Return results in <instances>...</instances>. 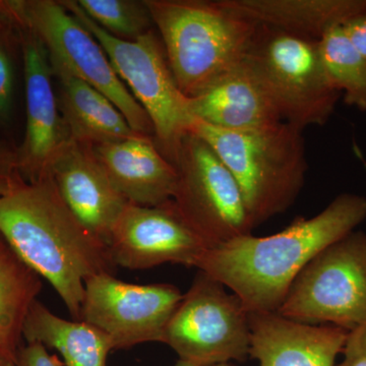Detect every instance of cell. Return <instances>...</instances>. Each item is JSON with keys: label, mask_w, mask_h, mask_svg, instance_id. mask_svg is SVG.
Wrapping results in <instances>:
<instances>
[{"label": "cell", "mask_w": 366, "mask_h": 366, "mask_svg": "<svg viewBox=\"0 0 366 366\" xmlns=\"http://www.w3.org/2000/svg\"><path fill=\"white\" fill-rule=\"evenodd\" d=\"M7 16H11L7 2H0V29H1L4 19L7 18Z\"/></svg>", "instance_id": "29"}, {"label": "cell", "mask_w": 366, "mask_h": 366, "mask_svg": "<svg viewBox=\"0 0 366 366\" xmlns=\"http://www.w3.org/2000/svg\"><path fill=\"white\" fill-rule=\"evenodd\" d=\"M319 45L329 78L344 102L366 112V56L354 47L342 26L327 32Z\"/></svg>", "instance_id": "22"}, {"label": "cell", "mask_w": 366, "mask_h": 366, "mask_svg": "<svg viewBox=\"0 0 366 366\" xmlns=\"http://www.w3.org/2000/svg\"><path fill=\"white\" fill-rule=\"evenodd\" d=\"M342 28L354 47L366 56V13L351 19Z\"/></svg>", "instance_id": "27"}, {"label": "cell", "mask_w": 366, "mask_h": 366, "mask_svg": "<svg viewBox=\"0 0 366 366\" xmlns=\"http://www.w3.org/2000/svg\"><path fill=\"white\" fill-rule=\"evenodd\" d=\"M42 290L41 277L0 233V354L16 361L29 310Z\"/></svg>", "instance_id": "21"}, {"label": "cell", "mask_w": 366, "mask_h": 366, "mask_svg": "<svg viewBox=\"0 0 366 366\" xmlns=\"http://www.w3.org/2000/svg\"><path fill=\"white\" fill-rule=\"evenodd\" d=\"M277 314L352 331L366 320V233L354 230L315 255Z\"/></svg>", "instance_id": "8"}, {"label": "cell", "mask_w": 366, "mask_h": 366, "mask_svg": "<svg viewBox=\"0 0 366 366\" xmlns=\"http://www.w3.org/2000/svg\"><path fill=\"white\" fill-rule=\"evenodd\" d=\"M249 355L259 366H336L348 332L286 319L277 312H249Z\"/></svg>", "instance_id": "15"}, {"label": "cell", "mask_w": 366, "mask_h": 366, "mask_svg": "<svg viewBox=\"0 0 366 366\" xmlns=\"http://www.w3.org/2000/svg\"><path fill=\"white\" fill-rule=\"evenodd\" d=\"M174 166L178 173L173 203L209 247L252 234V220L242 190L216 152L197 134H185Z\"/></svg>", "instance_id": "10"}, {"label": "cell", "mask_w": 366, "mask_h": 366, "mask_svg": "<svg viewBox=\"0 0 366 366\" xmlns=\"http://www.w3.org/2000/svg\"><path fill=\"white\" fill-rule=\"evenodd\" d=\"M257 25L320 41L337 26L366 13V0H219Z\"/></svg>", "instance_id": "18"}, {"label": "cell", "mask_w": 366, "mask_h": 366, "mask_svg": "<svg viewBox=\"0 0 366 366\" xmlns=\"http://www.w3.org/2000/svg\"><path fill=\"white\" fill-rule=\"evenodd\" d=\"M51 67L59 81V112L72 141L96 146L139 134L101 92L60 67Z\"/></svg>", "instance_id": "19"}, {"label": "cell", "mask_w": 366, "mask_h": 366, "mask_svg": "<svg viewBox=\"0 0 366 366\" xmlns=\"http://www.w3.org/2000/svg\"><path fill=\"white\" fill-rule=\"evenodd\" d=\"M108 250L115 266L129 269L163 264L194 267L209 244L173 201L146 207L129 203L113 228Z\"/></svg>", "instance_id": "12"}, {"label": "cell", "mask_w": 366, "mask_h": 366, "mask_svg": "<svg viewBox=\"0 0 366 366\" xmlns=\"http://www.w3.org/2000/svg\"><path fill=\"white\" fill-rule=\"evenodd\" d=\"M50 177L79 222L107 247L129 202L110 182L91 146L71 139L53 162Z\"/></svg>", "instance_id": "14"}, {"label": "cell", "mask_w": 366, "mask_h": 366, "mask_svg": "<svg viewBox=\"0 0 366 366\" xmlns=\"http://www.w3.org/2000/svg\"><path fill=\"white\" fill-rule=\"evenodd\" d=\"M183 95L192 98L244 59L257 31L219 0H144Z\"/></svg>", "instance_id": "4"}, {"label": "cell", "mask_w": 366, "mask_h": 366, "mask_svg": "<svg viewBox=\"0 0 366 366\" xmlns=\"http://www.w3.org/2000/svg\"><path fill=\"white\" fill-rule=\"evenodd\" d=\"M173 366H199L194 365V363L187 362V361L179 360Z\"/></svg>", "instance_id": "31"}, {"label": "cell", "mask_w": 366, "mask_h": 366, "mask_svg": "<svg viewBox=\"0 0 366 366\" xmlns=\"http://www.w3.org/2000/svg\"><path fill=\"white\" fill-rule=\"evenodd\" d=\"M7 6L11 18L42 41L51 66L101 92L124 114L132 131L154 137L150 117L113 69L102 46L66 7L53 0L9 1Z\"/></svg>", "instance_id": "7"}, {"label": "cell", "mask_w": 366, "mask_h": 366, "mask_svg": "<svg viewBox=\"0 0 366 366\" xmlns=\"http://www.w3.org/2000/svg\"><path fill=\"white\" fill-rule=\"evenodd\" d=\"M0 366H16V361L9 360L0 354Z\"/></svg>", "instance_id": "30"}, {"label": "cell", "mask_w": 366, "mask_h": 366, "mask_svg": "<svg viewBox=\"0 0 366 366\" xmlns=\"http://www.w3.org/2000/svg\"><path fill=\"white\" fill-rule=\"evenodd\" d=\"M187 106L194 119L227 131L262 129L283 122L243 61L194 97L187 98Z\"/></svg>", "instance_id": "17"}, {"label": "cell", "mask_w": 366, "mask_h": 366, "mask_svg": "<svg viewBox=\"0 0 366 366\" xmlns=\"http://www.w3.org/2000/svg\"><path fill=\"white\" fill-rule=\"evenodd\" d=\"M243 64L284 122L303 131L333 115L341 93L329 78L319 41L257 25Z\"/></svg>", "instance_id": "5"}, {"label": "cell", "mask_w": 366, "mask_h": 366, "mask_svg": "<svg viewBox=\"0 0 366 366\" xmlns=\"http://www.w3.org/2000/svg\"><path fill=\"white\" fill-rule=\"evenodd\" d=\"M189 132L203 139L232 173L254 228L287 211L300 196L308 169L302 129L282 122L227 131L194 118Z\"/></svg>", "instance_id": "3"}, {"label": "cell", "mask_w": 366, "mask_h": 366, "mask_svg": "<svg viewBox=\"0 0 366 366\" xmlns=\"http://www.w3.org/2000/svg\"><path fill=\"white\" fill-rule=\"evenodd\" d=\"M215 366H233L231 363H222V365H218Z\"/></svg>", "instance_id": "32"}, {"label": "cell", "mask_w": 366, "mask_h": 366, "mask_svg": "<svg viewBox=\"0 0 366 366\" xmlns=\"http://www.w3.org/2000/svg\"><path fill=\"white\" fill-rule=\"evenodd\" d=\"M115 189L129 203L154 207L172 201L177 192V167L159 150L153 137L91 146Z\"/></svg>", "instance_id": "16"}, {"label": "cell", "mask_w": 366, "mask_h": 366, "mask_svg": "<svg viewBox=\"0 0 366 366\" xmlns=\"http://www.w3.org/2000/svg\"><path fill=\"white\" fill-rule=\"evenodd\" d=\"M0 233L11 249L59 293L79 320L85 282L113 274L109 250L83 225L60 197L52 177L36 182L18 178L0 196Z\"/></svg>", "instance_id": "2"}, {"label": "cell", "mask_w": 366, "mask_h": 366, "mask_svg": "<svg viewBox=\"0 0 366 366\" xmlns=\"http://www.w3.org/2000/svg\"><path fill=\"white\" fill-rule=\"evenodd\" d=\"M14 74L11 59L0 47V117H6L13 99Z\"/></svg>", "instance_id": "26"}, {"label": "cell", "mask_w": 366, "mask_h": 366, "mask_svg": "<svg viewBox=\"0 0 366 366\" xmlns=\"http://www.w3.org/2000/svg\"><path fill=\"white\" fill-rule=\"evenodd\" d=\"M25 71V139L14 159L19 177L36 182L49 177L53 162L71 141L53 90L49 55L42 41L21 26Z\"/></svg>", "instance_id": "13"}, {"label": "cell", "mask_w": 366, "mask_h": 366, "mask_svg": "<svg viewBox=\"0 0 366 366\" xmlns=\"http://www.w3.org/2000/svg\"><path fill=\"white\" fill-rule=\"evenodd\" d=\"M342 353L344 360L337 366H366V320L348 332Z\"/></svg>", "instance_id": "24"}, {"label": "cell", "mask_w": 366, "mask_h": 366, "mask_svg": "<svg viewBox=\"0 0 366 366\" xmlns=\"http://www.w3.org/2000/svg\"><path fill=\"white\" fill-rule=\"evenodd\" d=\"M23 338L55 349L66 366H107L113 350L107 335L81 320H67L36 300L26 315Z\"/></svg>", "instance_id": "20"}, {"label": "cell", "mask_w": 366, "mask_h": 366, "mask_svg": "<svg viewBox=\"0 0 366 366\" xmlns=\"http://www.w3.org/2000/svg\"><path fill=\"white\" fill-rule=\"evenodd\" d=\"M100 43L119 78L150 117L159 150L174 165L192 118L178 88L162 42L151 31L136 41L113 37L92 21L76 0L59 1Z\"/></svg>", "instance_id": "6"}, {"label": "cell", "mask_w": 366, "mask_h": 366, "mask_svg": "<svg viewBox=\"0 0 366 366\" xmlns=\"http://www.w3.org/2000/svg\"><path fill=\"white\" fill-rule=\"evenodd\" d=\"M170 284L136 285L102 273L85 282L79 320L109 337L113 350L147 342H161L171 317L182 300Z\"/></svg>", "instance_id": "11"}, {"label": "cell", "mask_w": 366, "mask_h": 366, "mask_svg": "<svg viewBox=\"0 0 366 366\" xmlns=\"http://www.w3.org/2000/svg\"><path fill=\"white\" fill-rule=\"evenodd\" d=\"M162 343L199 366L242 362L249 355V312L222 283L199 271L164 332Z\"/></svg>", "instance_id": "9"}, {"label": "cell", "mask_w": 366, "mask_h": 366, "mask_svg": "<svg viewBox=\"0 0 366 366\" xmlns=\"http://www.w3.org/2000/svg\"><path fill=\"white\" fill-rule=\"evenodd\" d=\"M16 366H64L59 358L50 355L42 344L28 343L21 347L16 360Z\"/></svg>", "instance_id": "25"}, {"label": "cell", "mask_w": 366, "mask_h": 366, "mask_svg": "<svg viewBox=\"0 0 366 366\" xmlns=\"http://www.w3.org/2000/svg\"><path fill=\"white\" fill-rule=\"evenodd\" d=\"M18 174L16 175H6L0 174V196L7 194L11 187H14V183L18 180Z\"/></svg>", "instance_id": "28"}, {"label": "cell", "mask_w": 366, "mask_h": 366, "mask_svg": "<svg viewBox=\"0 0 366 366\" xmlns=\"http://www.w3.org/2000/svg\"><path fill=\"white\" fill-rule=\"evenodd\" d=\"M84 13L113 37L136 41L153 31L148 6L137 0H76Z\"/></svg>", "instance_id": "23"}, {"label": "cell", "mask_w": 366, "mask_h": 366, "mask_svg": "<svg viewBox=\"0 0 366 366\" xmlns=\"http://www.w3.org/2000/svg\"><path fill=\"white\" fill-rule=\"evenodd\" d=\"M366 219V197L344 192L310 219L276 234L240 236L209 247L194 268L232 290L249 312H276L301 269Z\"/></svg>", "instance_id": "1"}]
</instances>
